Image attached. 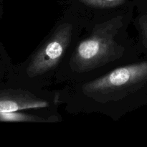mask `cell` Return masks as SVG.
Listing matches in <instances>:
<instances>
[{
    "label": "cell",
    "mask_w": 147,
    "mask_h": 147,
    "mask_svg": "<svg viewBox=\"0 0 147 147\" xmlns=\"http://www.w3.org/2000/svg\"><path fill=\"white\" fill-rule=\"evenodd\" d=\"M86 24V20L66 8L48 34L18 67V84L35 89L54 86L57 73Z\"/></svg>",
    "instance_id": "3"
},
{
    "label": "cell",
    "mask_w": 147,
    "mask_h": 147,
    "mask_svg": "<svg viewBox=\"0 0 147 147\" xmlns=\"http://www.w3.org/2000/svg\"><path fill=\"white\" fill-rule=\"evenodd\" d=\"M133 3L129 0H70L67 9L88 22L127 9Z\"/></svg>",
    "instance_id": "5"
},
{
    "label": "cell",
    "mask_w": 147,
    "mask_h": 147,
    "mask_svg": "<svg viewBox=\"0 0 147 147\" xmlns=\"http://www.w3.org/2000/svg\"><path fill=\"white\" fill-rule=\"evenodd\" d=\"M60 90L35 89L22 85L0 89V113L25 110L59 111Z\"/></svg>",
    "instance_id": "4"
},
{
    "label": "cell",
    "mask_w": 147,
    "mask_h": 147,
    "mask_svg": "<svg viewBox=\"0 0 147 147\" xmlns=\"http://www.w3.org/2000/svg\"><path fill=\"white\" fill-rule=\"evenodd\" d=\"M133 4L127 9L88 22L56 76L55 85L86 81L139 60L129 35Z\"/></svg>",
    "instance_id": "1"
},
{
    "label": "cell",
    "mask_w": 147,
    "mask_h": 147,
    "mask_svg": "<svg viewBox=\"0 0 147 147\" xmlns=\"http://www.w3.org/2000/svg\"><path fill=\"white\" fill-rule=\"evenodd\" d=\"M1 75H3V72H1V70H0V77L1 76Z\"/></svg>",
    "instance_id": "6"
},
{
    "label": "cell",
    "mask_w": 147,
    "mask_h": 147,
    "mask_svg": "<svg viewBox=\"0 0 147 147\" xmlns=\"http://www.w3.org/2000/svg\"><path fill=\"white\" fill-rule=\"evenodd\" d=\"M60 93L67 113H98L118 121L147 103V60H138L91 80L64 85Z\"/></svg>",
    "instance_id": "2"
}]
</instances>
